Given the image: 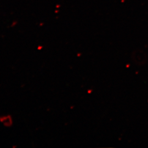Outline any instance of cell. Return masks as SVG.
<instances>
[]
</instances>
